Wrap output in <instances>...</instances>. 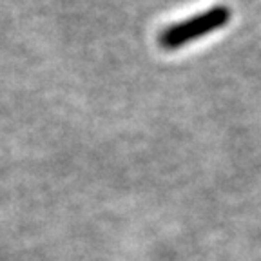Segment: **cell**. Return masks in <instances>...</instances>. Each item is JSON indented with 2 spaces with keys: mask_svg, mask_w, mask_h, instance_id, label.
Listing matches in <instances>:
<instances>
[{
  "mask_svg": "<svg viewBox=\"0 0 261 261\" xmlns=\"http://www.w3.org/2000/svg\"><path fill=\"white\" fill-rule=\"evenodd\" d=\"M230 16H232V13L227 6H214V8H208L198 15L191 16L187 20H181L178 24L169 25L167 29H163L162 35L158 37V42L163 49H179L196 38L211 35V33L227 25Z\"/></svg>",
  "mask_w": 261,
  "mask_h": 261,
  "instance_id": "obj_1",
  "label": "cell"
}]
</instances>
